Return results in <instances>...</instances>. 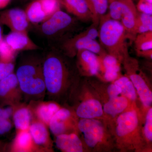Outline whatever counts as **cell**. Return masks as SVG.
<instances>
[{
  "label": "cell",
  "instance_id": "41",
  "mask_svg": "<svg viewBox=\"0 0 152 152\" xmlns=\"http://www.w3.org/2000/svg\"><path fill=\"white\" fill-rule=\"evenodd\" d=\"M145 1H146L150 3V4H152V0H145Z\"/></svg>",
  "mask_w": 152,
  "mask_h": 152
},
{
  "label": "cell",
  "instance_id": "27",
  "mask_svg": "<svg viewBox=\"0 0 152 152\" xmlns=\"http://www.w3.org/2000/svg\"><path fill=\"white\" fill-rule=\"evenodd\" d=\"M152 15L142 13L138 15L136 26V32L142 34L152 31Z\"/></svg>",
  "mask_w": 152,
  "mask_h": 152
},
{
  "label": "cell",
  "instance_id": "19",
  "mask_svg": "<svg viewBox=\"0 0 152 152\" xmlns=\"http://www.w3.org/2000/svg\"><path fill=\"white\" fill-rule=\"evenodd\" d=\"M56 144L58 148L64 152L84 151L83 145L78 134H64L56 137Z\"/></svg>",
  "mask_w": 152,
  "mask_h": 152
},
{
  "label": "cell",
  "instance_id": "18",
  "mask_svg": "<svg viewBox=\"0 0 152 152\" xmlns=\"http://www.w3.org/2000/svg\"><path fill=\"white\" fill-rule=\"evenodd\" d=\"M32 109L31 106L25 105H16L12 117L16 132L29 130L33 119Z\"/></svg>",
  "mask_w": 152,
  "mask_h": 152
},
{
  "label": "cell",
  "instance_id": "39",
  "mask_svg": "<svg viewBox=\"0 0 152 152\" xmlns=\"http://www.w3.org/2000/svg\"><path fill=\"white\" fill-rule=\"evenodd\" d=\"M4 39L3 37L2 29L0 25V42L2 41V40Z\"/></svg>",
  "mask_w": 152,
  "mask_h": 152
},
{
  "label": "cell",
  "instance_id": "22",
  "mask_svg": "<svg viewBox=\"0 0 152 152\" xmlns=\"http://www.w3.org/2000/svg\"><path fill=\"white\" fill-rule=\"evenodd\" d=\"M60 4L71 13L79 18H86L91 15L85 0H59Z\"/></svg>",
  "mask_w": 152,
  "mask_h": 152
},
{
  "label": "cell",
  "instance_id": "38",
  "mask_svg": "<svg viewBox=\"0 0 152 152\" xmlns=\"http://www.w3.org/2000/svg\"><path fill=\"white\" fill-rule=\"evenodd\" d=\"M11 0H0V10L7 7L10 2Z\"/></svg>",
  "mask_w": 152,
  "mask_h": 152
},
{
  "label": "cell",
  "instance_id": "42",
  "mask_svg": "<svg viewBox=\"0 0 152 152\" xmlns=\"http://www.w3.org/2000/svg\"><path fill=\"white\" fill-rule=\"evenodd\" d=\"M112 1V0H108V1Z\"/></svg>",
  "mask_w": 152,
  "mask_h": 152
},
{
  "label": "cell",
  "instance_id": "40",
  "mask_svg": "<svg viewBox=\"0 0 152 152\" xmlns=\"http://www.w3.org/2000/svg\"><path fill=\"white\" fill-rule=\"evenodd\" d=\"M5 146L4 145V144L0 142V152L3 151L4 150Z\"/></svg>",
  "mask_w": 152,
  "mask_h": 152
},
{
  "label": "cell",
  "instance_id": "10",
  "mask_svg": "<svg viewBox=\"0 0 152 152\" xmlns=\"http://www.w3.org/2000/svg\"><path fill=\"white\" fill-rule=\"evenodd\" d=\"M22 95L16 74L13 73L0 80V104H18Z\"/></svg>",
  "mask_w": 152,
  "mask_h": 152
},
{
  "label": "cell",
  "instance_id": "11",
  "mask_svg": "<svg viewBox=\"0 0 152 152\" xmlns=\"http://www.w3.org/2000/svg\"><path fill=\"white\" fill-rule=\"evenodd\" d=\"M30 22L25 11L14 8L0 12V25H5L12 31L27 32Z\"/></svg>",
  "mask_w": 152,
  "mask_h": 152
},
{
  "label": "cell",
  "instance_id": "21",
  "mask_svg": "<svg viewBox=\"0 0 152 152\" xmlns=\"http://www.w3.org/2000/svg\"><path fill=\"white\" fill-rule=\"evenodd\" d=\"M15 137L11 144L10 151L15 152L38 151L29 131L16 132Z\"/></svg>",
  "mask_w": 152,
  "mask_h": 152
},
{
  "label": "cell",
  "instance_id": "23",
  "mask_svg": "<svg viewBox=\"0 0 152 152\" xmlns=\"http://www.w3.org/2000/svg\"><path fill=\"white\" fill-rule=\"evenodd\" d=\"M30 23H42L48 18L44 12L40 0H34L30 3L25 10Z\"/></svg>",
  "mask_w": 152,
  "mask_h": 152
},
{
  "label": "cell",
  "instance_id": "17",
  "mask_svg": "<svg viewBox=\"0 0 152 152\" xmlns=\"http://www.w3.org/2000/svg\"><path fill=\"white\" fill-rule=\"evenodd\" d=\"M4 39L16 52L35 50L39 48L29 37L27 32L11 31L6 36Z\"/></svg>",
  "mask_w": 152,
  "mask_h": 152
},
{
  "label": "cell",
  "instance_id": "16",
  "mask_svg": "<svg viewBox=\"0 0 152 152\" xmlns=\"http://www.w3.org/2000/svg\"><path fill=\"white\" fill-rule=\"evenodd\" d=\"M132 103L124 96H117L110 98L103 104L105 117L107 121L113 119L117 116L125 111Z\"/></svg>",
  "mask_w": 152,
  "mask_h": 152
},
{
  "label": "cell",
  "instance_id": "36",
  "mask_svg": "<svg viewBox=\"0 0 152 152\" xmlns=\"http://www.w3.org/2000/svg\"><path fill=\"white\" fill-rule=\"evenodd\" d=\"M12 126V123L10 119L0 120V135L9 132Z\"/></svg>",
  "mask_w": 152,
  "mask_h": 152
},
{
  "label": "cell",
  "instance_id": "24",
  "mask_svg": "<svg viewBox=\"0 0 152 152\" xmlns=\"http://www.w3.org/2000/svg\"><path fill=\"white\" fill-rule=\"evenodd\" d=\"M114 83L120 87L121 90L122 96L126 98L132 102L136 103L137 92L132 83L128 77H120L115 80Z\"/></svg>",
  "mask_w": 152,
  "mask_h": 152
},
{
  "label": "cell",
  "instance_id": "32",
  "mask_svg": "<svg viewBox=\"0 0 152 152\" xmlns=\"http://www.w3.org/2000/svg\"><path fill=\"white\" fill-rule=\"evenodd\" d=\"M121 67L119 64L104 69V77L107 82H113L118 78Z\"/></svg>",
  "mask_w": 152,
  "mask_h": 152
},
{
  "label": "cell",
  "instance_id": "7",
  "mask_svg": "<svg viewBox=\"0 0 152 152\" xmlns=\"http://www.w3.org/2000/svg\"><path fill=\"white\" fill-rule=\"evenodd\" d=\"M123 62L129 78L132 83L144 109L148 110L152 105L151 90L144 76L140 72H138V66L136 60L127 56L123 60Z\"/></svg>",
  "mask_w": 152,
  "mask_h": 152
},
{
  "label": "cell",
  "instance_id": "30",
  "mask_svg": "<svg viewBox=\"0 0 152 152\" xmlns=\"http://www.w3.org/2000/svg\"><path fill=\"white\" fill-rule=\"evenodd\" d=\"M44 12L48 18L60 10L59 0H40Z\"/></svg>",
  "mask_w": 152,
  "mask_h": 152
},
{
  "label": "cell",
  "instance_id": "13",
  "mask_svg": "<svg viewBox=\"0 0 152 152\" xmlns=\"http://www.w3.org/2000/svg\"><path fill=\"white\" fill-rule=\"evenodd\" d=\"M76 115L80 118L98 119L106 121L102 104L96 98H85L76 108Z\"/></svg>",
  "mask_w": 152,
  "mask_h": 152
},
{
  "label": "cell",
  "instance_id": "20",
  "mask_svg": "<svg viewBox=\"0 0 152 152\" xmlns=\"http://www.w3.org/2000/svg\"><path fill=\"white\" fill-rule=\"evenodd\" d=\"M35 108H32L36 118L48 126L50 121L61 107L54 101H39Z\"/></svg>",
  "mask_w": 152,
  "mask_h": 152
},
{
  "label": "cell",
  "instance_id": "8",
  "mask_svg": "<svg viewBox=\"0 0 152 152\" xmlns=\"http://www.w3.org/2000/svg\"><path fill=\"white\" fill-rule=\"evenodd\" d=\"M79 120L75 111L61 107L50 121L49 129L55 137L62 134H77L79 132L77 127Z\"/></svg>",
  "mask_w": 152,
  "mask_h": 152
},
{
  "label": "cell",
  "instance_id": "9",
  "mask_svg": "<svg viewBox=\"0 0 152 152\" xmlns=\"http://www.w3.org/2000/svg\"><path fill=\"white\" fill-rule=\"evenodd\" d=\"M72 23V17L59 10L42 23L39 30L43 35L48 37H52L66 29Z\"/></svg>",
  "mask_w": 152,
  "mask_h": 152
},
{
  "label": "cell",
  "instance_id": "33",
  "mask_svg": "<svg viewBox=\"0 0 152 152\" xmlns=\"http://www.w3.org/2000/svg\"><path fill=\"white\" fill-rule=\"evenodd\" d=\"M17 105V104H16ZM15 105H0V120L8 119L12 117Z\"/></svg>",
  "mask_w": 152,
  "mask_h": 152
},
{
  "label": "cell",
  "instance_id": "4",
  "mask_svg": "<svg viewBox=\"0 0 152 152\" xmlns=\"http://www.w3.org/2000/svg\"><path fill=\"white\" fill-rule=\"evenodd\" d=\"M107 124L98 119H82L77 124L83 133L85 144L93 151H109L115 145L113 137Z\"/></svg>",
  "mask_w": 152,
  "mask_h": 152
},
{
  "label": "cell",
  "instance_id": "37",
  "mask_svg": "<svg viewBox=\"0 0 152 152\" xmlns=\"http://www.w3.org/2000/svg\"><path fill=\"white\" fill-rule=\"evenodd\" d=\"M86 35L93 39L95 40V39L99 35V33H98L97 30L94 28L90 29L88 32H87Z\"/></svg>",
  "mask_w": 152,
  "mask_h": 152
},
{
  "label": "cell",
  "instance_id": "1",
  "mask_svg": "<svg viewBox=\"0 0 152 152\" xmlns=\"http://www.w3.org/2000/svg\"><path fill=\"white\" fill-rule=\"evenodd\" d=\"M43 72L46 93L50 101L65 103L78 85L77 70L65 57L50 52L43 60Z\"/></svg>",
  "mask_w": 152,
  "mask_h": 152
},
{
  "label": "cell",
  "instance_id": "29",
  "mask_svg": "<svg viewBox=\"0 0 152 152\" xmlns=\"http://www.w3.org/2000/svg\"><path fill=\"white\" fill-rule=\"evenodd\" d=\"M16 52L3 39L0 42V59L7 61H14Z\"/></svg>",
  "mask_w": 152,
  "mask_h": 152
},
{
  "label": "cell",
  "instance_id": "15",
  "mask_svg": "<svg viewBox=\"0 0 152 152\" xmlns=\"http://www.w3.org/2000/svg\"><path fill=\"white\" fill-rule=\"evenodd\" d=\"M77 67L85 75H97L100 69V59L92 52L82 50L78 51Z\"/></svg>",
  "mask_w": 152,
  "mask_h": 152
},
{
  "label": "cell",
  "instance_id": "26",
  "mask_svg": "<svg viewBox=\"0 0 152 152\" xmlns=\"http://www.w3.org/2000/svg\"><path fill=\"white\" fill-rule=\"evenodd\" d=\"M92 16L96 21L100 16L105 13L108 8V0H85Z\"/></svg>",
  "mask_w": 152,
  "mask_h": 152
},
{
  "label": "cell",
  "instance_id": "3",
  "mask_svg": "<svg viewBox=\"0 0 152 152\" xmlns=\"http://www.w3.org/2000/svg\"><path fill=\"white\" fill-rule=\"evenodd\" d=\"M16 75L22 95L28 101L43 100L46 93L43 72V60L30 57L23 60L17 69Z\"/></svg>",
  "mask_w": 152,
  "mask_h": 152
},
{
  "label": "cell",
  "instance_id": "28",
  "mask_svg": "<svg viewBox=\"0 0 152 152\" xmlns=\"http://www.w3.org/2000/svg\"><path fill=\"white\" fill-rule=\"evenodd\" d=\"M144 137L148 145H151L152 142V108L151 107L146 114L145 125L142 128Z\"/></svg>",
  "mask_w": 152,
  "mask_h": 152
},
{
  "label": "cell",
  "instance_id": "2",
  "mask_svg": "<svg viewBox=\"0 0 152 152\" xmlns=\"http://www.w3.org/2000/svg\"><path fill=\"white\" fill-rule=\"evenodd\" d=\"M108 124L115 145L121 152H143L148 149L141 116L136 103L132 104Z\"/></svg>",
  "mask_w": 152,
  "mask_h": 152
},
{
  "label": "cell",
  "instance_id": "12",
  "mask_svg": "<svg viewBox=\"0 0 152 152\" xmlns=\"http://www.w3.org/2000/svg\"><path fill=\"white\" fill-rule=\"evenodd\" d=\"M29 131L38 151H53V142L46 124L36 118L31 123Z\"/></svg>",
  "mask_w": 152,
  "mask_h": 152
},
{
  "label": "cell",
  "instance_id": "31",
  "mask_svg": "<svg viewBox=\"0 0 152 152\" xmlns=\"http://www.w3.org/2000/svg\"><path fill=\"white\" fill-rule=\"evenodd\" d=\"M14 61H7L0 59V80L13 73Z\"/></svg>",
  "mask_w": 152,
  "mask_h": 152
},
{
  "label": "cell",
  "instance_id": "34",
  "mask_svg": "<svg viewBox=\"0 0 152 152\" xmlns=\"http://www.w3.org/2000/svg\"><path fill=\"white\" fill-rule=\"evenodd\" d=\"M137 9L142 13L152 15V4L148 2L145 0H140L137 6Z\"/></svg>",
  "mask_w": 152,
  "mask_h": 152
},
{
  "label": "cell",
  "instance_id": "35",
  "mask_svg": "<svg viewBox=\"0 0 152 152\" xmlns=\"http://www.w3.org/2000/svg\"><path fill=\"white\" fill-rule=\"evenodd\" d=\"M107 95L108 98L115 97L121 94V90L119 87L115 84L113 83L109 85L107 88Z\"/></svg>",
  "mask_w": 152,
  "mask_h": 152
},
{
  "label": "cell",
  "instance_id": "6",
  "mask_svg": "<svg viewBox=\"0 0 152 152\" xmlns=\"http://www.w3.org/2000/svg\"><path fill=\"white\" fill-rule=\"evenodd\" d=\"M109 10L112 19L119 21L126 31L136 32L138 15L132 0H112Z\"/></svg>",
  "mask_w": 152,
  "mask_h": 152
},
{
  "label": "cell",
  "instance_id": "25",
  "mask_svg": "<svg viewBox=\"0 0 152 152\" xmlns=\"http://www.w3.org/2000/svg\"><path fill=\"white\" fill-rule=\"evenodd\" d=\"M137 50L144 55H149L152 57V31L140 34L136 41Z\"/></svg>",
  "mask_w": 152,
  "mask_h": 152
},
{
  "label": "cell",
  "instance_id": "14",
  "mask_svg": "<svg viewBox=\"0 0 152 152\" xmlns=\"http://www.w3.org/2000/svg\"><path fill=\"white\" fill-rule=\"evenodd\" d=\"M64 49L69 56H73L80 50H87L95 54H99L102 51L99 44L86 34L76 37L67 42L64 45Z\"/></svg>",
  "mask_w": 152,
  "mask_h": 152
},
{
  "label": "cell",
  "instance_id": "5",
  "mask_svg": "<svg viewBox=\"0 0 152 152\" xmlns=\"http://www.w3.org/2000/svg\"><path fill=\"white\" fill-rule=\"evenodd\" d=\"M126 31L119 21L108 19L102 23L99 34L101 42L110 55L115 57L119 62L127 56L124 45Z\"/></svg>",
  "mask_w": 152,
  "mask_h": 152
}]
</instances>
